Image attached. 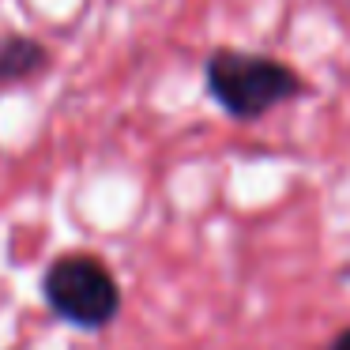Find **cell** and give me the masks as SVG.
I'll return each instance as SVG.
<instances>
[{
  "instance_id": "obj_1",
  "label": "cell",
  "mask_w": 350,
  "mask_h": 350,
  "mask_svg": "<svg viewBox=\"0 0 350 350\" xmlns=\"http://www.w3.org/2000/svg\"><path fill=\"white\" fill-rule=\"evenodd\" d=\"M204 83L215 106L234 121H260L264 113L305 94V79L286 61L226 46L207 57Z\"/></svg>"
},
{
  "instance_id": "obj_2",
  "label": "cell",
  "mask_w": 350,
  "mask_h": 350,
  "mask_svg": "<svg viewBox=\"0 0 350 350\" xmlns=\"http://www.w3.org/2000/svg\"><path fill=\"white\" fill-rule=\"evenodd\" d=\"M49 312L79 332H102L121 312V286L113 271L91 252H64L42 275Z\"/></svg>"
},
{
  "instance_id": "obj_3",
  "label": "cell",
  "mask_w": 350,
  "mask_h": 350,
  "mask_svg": "<svg viewBox=\"0 0 350 350\" xmlns=\"http://www.w3.org/2000/svg\"><path fill=\"white\" fill-rule=\"evenodd\" d=\"M49 49L38 38L19 31L0 34V83H16V79H31L38 72H46Z\"/></svg>"
},
{
  "instance_id": "obj_4",
  "label": "cell",
  "mask_w": 350,
  "mask_h": 350,
  "mask_svg": "<svg viewBox=\"0 0 350 350\" xmlns=\"http://www.w3.org/2000/svg\"><path fill=\"white\" fill-rule=\"evenodd\" d=\"M324 350H350V327H342V332L339 335H335V339L332 342H327V347Z\"/></svg>"
}]
</instances>
